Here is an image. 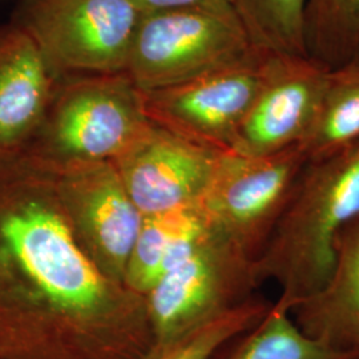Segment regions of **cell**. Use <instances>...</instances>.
<instances>
[{
  "instance_id": "2",
  "label": "cell",
  "mask_w": 359,
  "mask_h": 359,
  "mask_svg": "<svg viewBox=\"0 0 359 359\" xmlns=\"http://www.w3.org/2000/svg\"><path fill=\"white\" fill-rule=\"evenodd\" d=\"M359 215V139L308 160L269 241L256 259L259 283L274 281V304L289 311L320 292L334 265L335 241Z\"/></svg>"
},
{
  "instance_id": "8",
  "label": "cell",
  "mask_w": 359,
  "mask_h": 359,
  "mask_svg": "<svg viewBox=\"0 0 359 359\" xmlns=\"http://www.w3.org/2000/svg\"><path fill=\"white\" fill-rule=\"evenodd\" d=\"M269 53L250 52L243 60L191 81L142 90L148 118L188 140L231 151L266 76Z\"/></svg>"
},
{
  "instance_id": "17",
  "label": "cell",
  "mask_w": 359,
  "mask_h": 359,
  "mask_svg": "<svg viewBox=\"0 0 359 359\" xmlns=\"http://www.w3.org/2000/svg\"><path fill=\"white\" fill-rule=\"evenodd\" d=\"M359 139V60L329 72L318 116L299 144L308 160Z\"/></svg>"
},
{
  "instance_id": "11",
  "label": "cell",
  "mask_w": 359,
  "mask_h": 359,
  "mask_svg": "<svg viewBox=\"0 0 359 359\" xmlns=\"http://www.w3.org/2000/svg\"><path fill=\"white\" fill-rule=\"evenodd\" d=\"M329 72L306 56L270 55L262 88L231 151L268 156L299 145L318 116Z\"/></svg>"
},
{
  "instance_id": "9",
  "label": "cell",
  "mask_w": 359,
  "mask_h": 359,
  "mask_svg": "<svg viewBox=\"0 0 359 359\" xmlns=\"http://www.w3.org/2000/svg\"><path fill=\"white\" fill-rule=\"evenodd\" d=\"M47 164L56 198L77 241L108 277L124 283L144 216L132 201L115 164Z\"/></svg>"
},
{
  "instance_id": "7",
  "label": "cell",
  "mask_w": 359,
  "mask_h": 359,
  "mask_svg": "<svg viewBox=\"0 0 359 359\" xmlns=\"http://www.w3.org/2000/svg\"><path fill=\"white\" fill-rule=\"evenodd\" d=\"M306 163L299 145L268 156L225 151L218 157L201 205L218 229L256 261Z\"/></svg>"
},
{
  "instance_id": "14",
  "label": "cell",
  "mask_w": 359,
  "mask_h": 359,
  "mask_svg": "<svg viewBox=\"0 0 359 359\" xmlns=\"http://www.w3.org/2000/svg\"><path fill=\"white\" fill-rule=\"evenodd\" d=\"M201 201L142 218L124 274V283L142 297L187 256L210 226Z\"/></svg>"
},
{
  "instance_id": "15",
  "label": "cell",
  "mask_w": 359,
  "mask_h": 359,
  "mask_svg": "<svg viewBox=\"0 0 359 359\" xmlns=\"http://www.w3.org/2000/svg\"><path fill=\"white\" fill-rule=\"evenodd\" d=\"M209 359H358L338 354L304 333L289 311L271 305L243 333L234 335Z\"/></svg>"
},
{
  "instance_id": "12",
  "label": "cell",
  "mask_w": 359,
  "mask_h": 359,
  "mask_svg": "<svg viewBox=\"0 0 359 359\" xmlns=\"http://www.w3.org/2000/svg\"><path fill=\"white\" fill-rule=\"evenodd\" d=\"M56 80L25 31L11 22L0 25V161L26 154Z\"/></svg>"
},
{
  "instance_id": "4",
  "label": "cell",
  "mask_w": 359,
  "mask_h": 359,
  "mask_svg": "<svg viewBox=\"0 0 359 359\" xmlns=\"http://www.w3.org/2000/svg\"><path fill=\"white\" fill-rule=\"evenodd\" d=\"M255 50L234 6L145 11L127 74L142 90H160L234 65Z\"/></svg>"
},
{
  "instance_id": "5",
  "label": "cell",
  "mask_w": 359,
  "mask_h": 359,
  "mask_svg": "<svg viewBox=\"0 0 359 359\" xmlns=\"http://www.w3.org/2000/svg\"><path fill=\"white\" fill-rule=\"evenodd\" d=\"M142 11L132 0H19L10 22L56 77L127 72Z\"/></svg>"
},
{
  "instance_id": "18",
  "label": "cell",
  "mask_w": 359,
  "mask_h": 359,
  "mask_svg": "<svg viewBox=\"0 0 359 359\" xmlns=\"http://www.w3.org/2000/svg\"><path fill=\"white\" fill-rule=\"evenodd\" d=\"M305 4L306 0H234L253 47L269 55L287 56H306Z\"/></svg>"
},
{
  "instance_id": "10",
  "label": "cell",
  "mask_w": 359,
  "mask_h": 359,
  "mask_svg": "<svg viewBox=\"0 0 359 359\" xmlns=\"http://www.w3.org/2000/svg\"><path fill=\"white\" fill-rule=\"evenodd\" d=\"M221 154L151 121L112 163L147 217L200 203Z\"/></svg>"
},
{
  "instance_id": "13",
  "label": "cell",
  "mask_w": 359,
  "mask_h": 359,
  "mask_svg": "<svg viewBox=\"0 0 359 359\" xmlns=\"http://www.w3.org/2000/svg\"><path fill=\"white\" fill-rule=\"evenodd\" d=\"M290 316L304 333L323 346L359 358V215L338 234L327 283L295 305Z\"/></svg>"
},
{
  "instance_id": "19",
  "label": "cell",
  "mask_w": 359,
  "mask_h": 359,
  "mask_svg": "<svg viewBox=\"0 0 359 359\" xmlns=\"http://www.w3.org/2000/svg\"><path fill=\"white\" fill-rule=\"evenodd\" d=\"M271 305L256 294L188 332L154 342L142 359H209L226 341L259 321Z\"/></svg>"
},
{
  "instance_id": "20",
  "label": "cell",
  "mask_w": 359,
  "mask_h": 359,
  "mask_svg": "<svg viewBox=\"0 0 359 359\" xmlns=\"http://www.w3.org/2000/svg\"><path fill=\"white\" fill-rule=\"evenodd\" d=\"M142 13L177 8V7H203V6H234V0H132Z\"/></svg>"
},
{
  "instance_id": "3",
  "label": "cell",
  "mask_w": 359,
  "mask_h": 359,
  "mask_svg": "<svg viewBox=\"0 0 359 359\" xmlns=\"http://www.w3.org/2000/svg\"><path fill=\"white\" fill-rule=\"evenodd\" d=\"M149 124L142 90L127 72L65 75L25 154L56 165L115 161Z\"/></svg>"
},
{
  "instance_id": "16",
  "label": "cell",
  "mask_w": 359,
  "mask_h": 359,
  "mask_svg": "<svg viewBox=\"0 0 359 359\" xmlns=\"http://www.w3.org/2000/svg\"><path fill=\"white\" fill-rule=\"evenodd\" d=\"M306 56L327 71L359 60V0H306Z\"/></svg>"
},
{
  "instance_id": "1",
  "label": "cell",
  "mask_w": 359,
  "mask_h": 359,
  "mask_svg": "<svg viewBox=\"0 0 359 359\" xmlns=\"http://www.w3.org/2000/svg\"><path fill=\"white\" fill-rule=\"evenodd\" d=\"M154 344L144 297L77 241L50 165L0 161V359H142Z\"/></svg>"
},
{
  "instance_id": "21",
  "label": "cell",
  "mask_w": 359,
  "mask_h": 359,
  "mask_svg": "<svg viewBox=\"0 0 359 359\" xmlns=\"http://www.w3.org/2000/svg\"><path fill=\"white\" fill-rule=\"evenodd\" d=\"M359 359V358H358Z\"/></svg>"
},
{
  "instance_id": "6",
  "label": "cell",
  "mask_w": 359,
  "mask_h": 359,
  "mask_svg": "<svg viewBox=\"0 0 359 359\" xmlns=\"http://www.w3.org/2000/svg\"><path fill=\"white\" fill-rule=\"evenodd\" d=\"M259 285L256 261L210 222L192 250L144 297L154 342L244 304Z\"/></svg>"
}]
</instances>
